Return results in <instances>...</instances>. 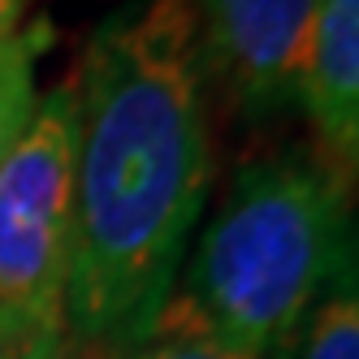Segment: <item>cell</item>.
<instances>
[{"mask_svg": "<svg viewBox=\"0 0 359 359\" xmlns=\"http://www.w3.org/2000/svg\"><path fill=\"white\" fill-rule=\"evenodd\" d=\"M31 0H0V43L13 39L22 31V18H27Z\"/></svg>", "mask_w": 359, "mask_h": 359, "instance_id": "cell-10", "label": "cell"}, {"mask_svg": "<svg viewBox=\"0 0 359 359\" xmlns=\"http://www.w3.org/2000/svg\"><path fill=\"white\" fill-rule=\"evenodd\" d=\"M355 182L316 151L243 165L203 225L173 294L251 359L299 329L355 229Z\"/></svg>", "mask_w": 359, "mask_h": 359, "instance_id": "cell-2", "label": "cell"}, {"mask_svg": "<svg viewBox=\"0 0 359 359\" xmlns=\"http://www.w3.org/2000/svg\"><path fill=\"white\" fill-rule=\"evenodd\" d=\"M0 359H74L65 329L39 333H0Z\"/></svg>", "mask_w": 359, "mask_h": 359, "instance_id": "cell-9", "label": "cell"}, {"mask_svg": "<svg viewBox=\"0 0 359 359\" xmlns=\"http://www.w3.org/2000/svg\"><path fill=\"white\" fill-rule=\"evenodd\" d=\"M316 0H191L208 91L251 121L294 109Z\"/></svg>", "mask_w": 359, "mask_h": 359, "instance_id": "cell-4", "label": "cell"}, {"mask_svg": "<svg viewBox=\"0 0 359 359\" xmlns=\"http://www.w3.org/2000/svg\"><path fill=\"white\" fill-rule=\"evenodd\" d=\"M117 359H251V355L221 342L182 299L169 294L165 307L156 312V320L147 325V333L130 351H121Z\"/></svg>", "mask_w": 359, "mask_h": 359, "instance_id": "cell-8", "label": "cell"}, {"mask_svg": "<svg viewBox=\"0 0 359 359\" xmlns=\"http://www.w3.org/2000/svg\"><path fill=\"white\" fill-rule=\"evenodd\" d=\"M69 104L65 342L74 359H117L173 294L212 187L191 0L109 13L69 74Z\"/></svg>", "mask_w": 359, "mask_h": 359, "instance_id": "cell-1", "label": "cell"}, {"mask_svg": "<svg viewBox=\"0 0 359 359\" xmlns=\"http://www.w3.org/2000/svg\"><path fill=\"white\" fill-rule=\"evenodd\" d=\"M273 359H359V217L338 269Z\"/></svg>", "mask_w": 359, "mask_h": 359, "instance_id": "cell-6", "label": "cell"}, {"mask_svg": "<svg viewBox=\"0 0 359 359\" xmlns=\"http://www.w3.org/2000/svg\"><path fill=\"white\" fill-rule=\"evenodd\" d=\"M43 48H48V22H35V27L0 43V165L22 139V130L31 126V113L39 104L35 61Z\"/></svg>", "mask_w": 359, "mask_h": 359, "instance_id": "cell-7", "label": "cell"}, {"mask_svg": "<svg viewBox=\"0 0 359 359\" xmlns=\"http://www.w3.org/2000/svg\"><path fill=\"white\" fill-rule=\"evenodd\" d=\"M294 109L312 126L316 156L359 187V0H316Z\"/></svg>", "mask_w": 359, "mask_h": 359, "instance_id": "cell-5", "label": "cell"}, {"mask_svg": "<svg viewBox=\"0 0 359 359\" xmlns=\"http://www.w3.org/2000/svg\"><path fill=\"white\" fill-rule=\"evenodd\" d=\"M69 79L39 95L0 165V333L65 329L69 277Z\"/></svg>", "mask_w": 359, "mask_h": 359, "instance_id": "cell-3", "label": "cell"}]
</instances>
